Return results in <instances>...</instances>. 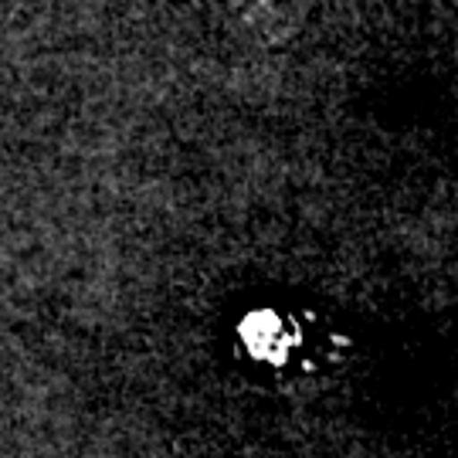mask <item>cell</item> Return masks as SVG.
Segmentation results:
<instances>
[{
    "mask_svg": "<svg viewBox=\"0 0 458 458\" xmlns=\"http://www.w3.org/2000/svg\"><path fill=\"white\" fill-rule=\"evenodd\" d=\"M200 24L259 45H282L299 28V0H177Z\"/></svg>",
    "mask_w": 458,
    "mask_h": 458,
    "instance_id": "1",
    "label": "cell"
}]
</instances>
